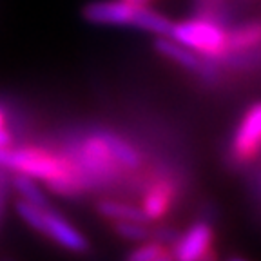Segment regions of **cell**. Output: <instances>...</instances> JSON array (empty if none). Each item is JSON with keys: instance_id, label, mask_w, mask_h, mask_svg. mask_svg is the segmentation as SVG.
Returning <instances> with one entry per match:
<instances>
[{"instance_id": "19", "label": "cell", "mask_w": 261, "mask_h": 261, "mask_svg": "<svg viewBox=\"0 0 261 261\" xmlns=\"http://www.w3.org/2000/svg\"><path fill=\"white\" fill-rule=\"evenodd\" d=\"M125 2H129V4H133V6H145L149 0H125Z\"/></svg>"}, {"instance_id": "20", "label": "cell", "mask_w": 261, "mask_h": 261, "mask_svg": "<svg viewBox=\"0 0 261 261\" xmlns=\"http://www.w3.org/2000/svg\"><path fill=\"white\" fill-rule=\"evenodd\" d=\"M4 125V113H2V111H0V127Z\"/></svg>"}, {"instance_id": "11", "label": "cell", "mask_w": 261, "mask_h": 261, "mask_svg": "<svg viewBox=\"0 0 261 261\" xmlns=\"http://www.w3.org/2000/svg\"><path fill=\"white\" fill-rule=\"evenodd\" d=\"M98 211L102 212L103 216L118 221H138V223H143L147 220L143 211L125 203H116V201H102L98 205Z\"/></svg>"}, {"instance_id": "9", "label": "cell", "mask_w": 261, "mask_h": 261, "mask_svg": "<svg viewBox=\"0 0 261 261\" xmlns=\"http://www.w3.org/2000/svg\"><path fill=\"white\" fill-rule=\"evenodd\" d=\"M86 158L89 160V165L94 169V171H111L113 169V154H111L109 147H107L103 136H94L89 142L86 143Z\"/></svg>"}, {"instance_id": "4", "label": "cell", "mask_w": 261, "mask_h": 261, "mask_svg": "<svg viewBox=\"0 0 261 261\" xmlns=\"http://www.w3.org/2000/svg\"><path fill=\"white\" fill-rule=\"evenodd\" d=\"M136 6L122 2H93L84 9L87 20L96 24H129L133 22Z\"/></svg>"}, {"instance_id": "5", "label": "cell", "mask_w": 261, "mask_h": 261, "mask_svg": "<svg viewBox=\"0 0 261 261\" xmlns=\"http://www.w3.org/2000/svg\"><path fill=\"white\" fill-rule=\"evenodd\" d=\"M212 241L211 228L205 223H198L179 240L178 247H176V257L181 261H194L201 259L207 254L208 247Z\"/></svg>"}, {"instance_id": "1", "label": "cell", "mask_w": 261, "mask_h": 261, "mask_svg": "<svg viewBox=\"0 0 261 261\" xmlns=\"http://www.w3.org/2000/svg\"><path fill=\"white\" fill-rule=\"evenodd\" d=\"M0 165L15 169L22 174L47 179L51 189L57 192L67 194L74 191V176L71 174L69 165L47 152L35 149L8 151V147H0Z\"/></svg>"}, {"instance_id": "16", "label": "cell", "mask_w": 261, "mask_h": 261, "mask_svg": "<svg viewBox=\"0 0 261 261\" xmlns=\"http://www.w3.org/2000/svg\"><path fill=\"white\" fill-rule=\"evenodd\" d=\"M167 257L171 256L163 252V247L158 243H149L129 254V259L133 261H156V259H167Z\"/></svg>"}, {"instance_id": "17", "label": "cell", "mask_w": 261, "mask_h": 261, "mask_svg": "<svg viewBox=\"0 0 261 261\" xmlns=\"http://www.w3.org/2000/svg\"><path fill=\"white\" fill-rule=\"evenodd\" d=\"M116 230L118 234H122L127 240H145L147 238V230L142 227V223L138 221H118L116 223Z\"/></svg>"}, {"instance_id": "3", "label": "cell", "mask_w": 261, "mask_h": 261, "mask_svg": "<svg viewBox=\"0 0 261 261\" xmlns=\"http://www.w3.org/2000/svg\"><path fill=\"white\" fill-rule=\"evenodd\" d=\"M261 151V103H256L245 114L234 138V152L240 160H250Z\"/></svg>"}, {"instance_id": "12", "label": "cell", "mask_w": 261, "mask_h": 261, "mask_svg": "<svg viewBox=\"0 0 261 261\" xmlns=\"http://www.w3.org/2000/svg\"><path fill=\"white\" fill-rule=\"evenodd\" d=\"M103 140H106L113 158H116L120 163H123L127 167H136L140 163L138 152H136L127 142H123V140L116 138V136H113V135H103Z\"/></svg>"}, {"instance_id": "15", "label": "cell", "mask_w": 261, "mask_h": 261, "mask_svg": "<svg viewBox=\"0 0 261 261\" xmlns=\"http://www.w3.org/2000/svg\"><path fill=\"white\" fill-rule=\"evenodd\" d=\"M16 211L31 225L33 228H37V230H42L44 232V214H45V208L38 207L35 203H29V201H20V203L16 205Z\"/></svg>"}, {"instance_id": "13", "label": "cell", "mask_w": 261, "mask_h": 261, "mask_svg": "<svg viewBox=\"0 0 261 261\" xmlns=\"http://www.w3.org/2000/svg\"><path fill=\"white\" fill-rule=\"evenodd\" d=\"M228 47L232 49H245L250 45L261 44V24H250L241 29H236L227 37Z\"/></svg>"}, {"instance_id": "14", "label": "cell", "mask_w": 261, "mask_h": 261, "mask_svg": "<svg viewBox=\"0 0 261 261\" xmlns=\"http://www.w3.org/2000/svg\"><path fill=\"white\" fill-rule=\"evenodd\" d=\"M15 187L18 189V192H20L22 196L25 198V201H29V203H35L38 205V207L45 208V198L44 194H42L40 191H38V187L31 181V178L25 174H18L15 178Z\"/></svg>"}, {"instance_id": "8", "label": "cell", "mask_w": 261, "mask_h": 261, "mask_svg": "<svg viewBox=\"0 0 261 261\" xmlns=\"http://www.w3.org/2000/svg\"><path fill=\"white\" fill-rule=\"evenodd\" d=\"M171 196H172L171 184L156 185V187L145 196V201H143V212H145V216L147 218L163 216L169 208Z\"/></svg>"}, {"instance_id": "10", "label": "cell", "mask_w": 261, "mask_h": 261, "mask_svg": "<svg viewBox=\"0 0 261 261\" xmlns=\"http://www.w3.org/2000/svg\"><path fill=\"white\" fill-rule=\"evenodd\" d=\"M133 24L147 29V31L158 33V35H169L172 29V24L165 16L158 15V13L151 11V9H145V6H136Z\"/></svg>"}, {"instance_id": "6", "label": "cell", "mask_w": 261, "mask_h": 261, "mask_svg": "<svg viewBox=\"0 0 261 261\" xmlns=\"http://www.w3.org/2000/svg\"><path fill=\"white\" fill-rule=\"evenodd\" d=\"M44 232L49 234L55 241L64 245L65 249L74 250V252H84L87 249L86 240L76 232L69 223H65L58 214L45 211L44 214Z\"/></svg>"}, {"instance_id": "18", "label": "cell", "mask_w": 261, "mask_h": 261, "mask_svg": "<svg viewBox=\"0 0 261 261\" xmlns=\"http://www.w3.org/2000/svg\"><path fill=\"white\" fill-rule=\"evenodd\" d=\"M11 143V135L0 127V147H8Z\"/></svg>"}, {"instance_id": "2", "label": "cell", "mask_w": 261, "mask_h": 261, "mask_svg": "<svg viewBox=\"0 0 261 261\" xmlns=\"http://www.w3.org/2000/svg\"><path fill=\"white\" fill-rule=\"evenodd\" d=\"M169 35L174 42L192 51L207 55L208 58L221 57L228 49V40L223 29L207 20H191L172 25Z\"/></svg>"}, {"instance_id": "7", "label": "cell", "mask_w": 261, "mask_h": 261, "mask_svg": "<svg viewBox=\"0 0 261 261\" xmlns=\"http://www.w3.org/2000/svg\"><path fill=\"white\" fill-rule=\"evenodd\" d=\"M156 49L162 51L165 57L176 60L179 65L187 67V69L200 71L201 74H212L214 73V69H212L211 64L201 62L200 58L192 53V51H189L185 45L178 44V42H171V40H167V38H158V42H156Z\"/></svg>"}]
</instances>
